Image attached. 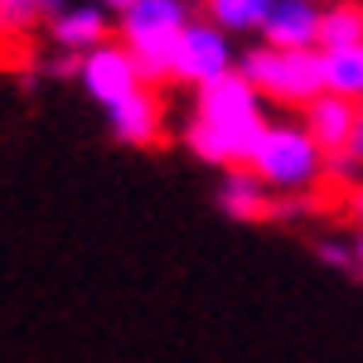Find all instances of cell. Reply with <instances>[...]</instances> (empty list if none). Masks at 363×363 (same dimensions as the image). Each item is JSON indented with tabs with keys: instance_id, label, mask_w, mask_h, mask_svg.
<instances>
[{
	"instance_id": "1",
	"label": "cell",
	"mask_w": 363,
	"mask_h": 363,
	"mask_svg": "<svg viewBox=\"0 0 363 363\" xmlns=\"http://www.w3.org/2000/svg\"><path fill=\"white\" fill-rule=\"evenodd\" d=\"M262 112H257V92L242 73H218L199 87V112L189 121V145L194 155L213 165H247L252 145L262 136Z\"/></svg>"
},
{
	"instance_id": "2",
	"label": "cell",
	"mask_w": 363,
	"mask_h": 363,
	"mask_svg": "<svg viewBox=\"0 0 363 363\" xmlns=\"http://www.w3.org/2000/svg\"><path fill=\"white\" fill-rule=\"evenodd\" d=\"M184 20V0H131L121 10V44L136 58V73L145 87L169 78V58H174V39Z\"/></svg>"
},
{
	"instance_id": "3",
	"label": "cell",
	"mask_w": 363,
	"mask_h": 363,
	"mask_svg": "<svg viewBox=\"0 0 363 363\" xmlns=\"http://www.w3.org/2000/svg\"><path fill=\"white\" fill-rule=\"evenodd\" d=\"M320 160H325V150L306 131H296V126H262V136H257L242 169H252L272 189H306V184L320 179Z\"/></svg>"
},
{
	"instance_id": "4",
	"label": "cell",
	"mask_w": 363,
	"mask_h": 363,
	"mask_svg": "<svg viewBox=\"0 0 363 363\" xmlns=\"http://www.w3.org/2000/svg\"><path fill=\"white\" fill-rule=\"evenodd\" d=\"M242 78L252 83L257 97H272V102H291V107H306L320 87V54L310 49H252L242 63Z\"/></svg>"
},
{
	"instance_id": "5",
	"label": "cell",
	"mask_w": 363,
	"mask_h": 363,
	"mask_svg": "<svg viewBox=\"0 0 363 363\" xmlns=\"http://www.w3.org/2000/svg\"><path fill=\"white\" fill-rule=\"evenodd\" d=\"M233 68V49H228L218 25H184L174 39V58H169V78L203 87L208 78H218Z\"/></svg>"
},
{
	"instance_id": "6",
	"label": "cell",
	"mask_w": 363,
	"mask_h": 363,
	"mask_svg": "<svg viewBox=\"0 0 363 363\" xmlns=\"http://www.w3.org/2000/svg\"><path fill=\"white\" fill-rule=\"evenodd\" d=\"M78 78H83V87L102 102V107H112L116 97H126V92L140 87L136 58L126 54V44H107V39H102L97 49L78 54Z\"/></svg>"
},
{
	"instance_id": "7",
	"label": "cell",
	"mask_w": 363,
	"mask_h": 363,
	"mask_svg": "<svg viewBox=\"0 0 363 363\" xmlns=\"http://www.w3.org/2000/svg\"><path fill=\"white\" fill-rule=\"evenodd\" d=\"M107 116H112L116 140H126V145H160V136H165V102L145 83L126 97H116L107 107Z\"/></svg>"
},
{
	"instance_id": "8",
	"label": "cell",
	"mask_w": 363,
	"mask_h": 363,
	"mask_svg": "<svg viewBox=\"0 0 363 363\" xmlns=\"http://www.w3.org/2000/svg\"><path fill=\"white\" fill-rule=\"evenodd\" d=\"M354 112H359V102H349V97H335V92H315L306 102V136L325 150V155H335L349 145V131H354Z\"/></svg>"
},
{
	"instance_id": "9",
	"label": "cell",
	"mask_w": 363,
	"mask_h": 363,
	"mask_svg": "<svg viewBox=\"0 0 363 363\" xmlns=\"http://www.w3.org/2000/svg\"><path fill=\"white\" fill-rule=\"evenodd\" d=\"M315 25H320V15H315L310 0H272V10L262 20L272 49H310L315 44Z\"/></svg>"
},
{
	"instance_id": "10",
	"label": "cell",
	"mask_w": 363,
	"mask_h": 363,
	"mask_svg": "<svg viewBox=\"0 0 363 363\" xmlns=\"http://www.w3.org/2000/svg\"><path fill=\"white\" fill-rule=\"evenodd\" d=\"M49 34H54L58 49L68 54H87L107 39V15L97 5H63L54 20H49Z\"/></svg>"
},
{
	"instance_id": "11",
	"label": "cell",
	"mask_w": 363,
	"mask_h": 363,
	"mask_svg": "<svg viewBox=\"0 0 363 363\" xmlns=\"http://www.w3.org/2000/svg\"><path fill=\"white\" fill-rule=\"evenodd\" d=\"M223 208L233 213V218H247V223H262V218H272L277 213V203H272V194H267V184L252 174V169H233L223 184Z\"/></svg>"
},
{
	"instance_id": "12",
	"label": "cell",
	"mask_w": 363,
	"mask_h": 363,
	"mask_svg": "<svg viewBox=\"0 0 363 363\" xmlns=\"http://www.w3.org/2000/svg\"><path fill=\"white\" fill-rule=\"evenodd\" d=\"M320 87L335 97H349V102H363V44L359 49H325L320 54Z\"/></svg>"
},
{
	"instance_id": "13",
	"label": "cell",
	"mask_w": 363,
	"mask_h": 363,
	"mask_svg": "<svg viewBox=\"0 0 363 363\" xmlns=\"http://www.w3.org/2000/svg\"><path fill=\"white\" fill-rule=\"evenodd\" d=\"M315 44H320V54L325 49H359L363 44V5L339 0L335 10H325L320 25H315Z\"/></svg>"
},
{
	"instance_id": "14",
	"label": "cell",
	"mask_w": 363,
	"mask_h": 363,
	"mask_svg": "<svg viewBox=\"0 0 363 363\" xmlns=\"http://www.w3.org/2000/svg\"><path fill=\"white\" fill-rule=\"evenodd\" d=\"M68 0H0V39H20L39 20H54Z\"/></svg>"
},
{
	"instance_id": "15",
	"label": "cell",
	"mask_w": 363,
	"mask_h": 363,
	"mask_svg": "<svg viewBox=\"0 0 363 363\" xmlns=\"http://www.w3.org/2000/svg\"><path fill=\"white\" fill-rule=\"evenodd\" d=\"M203 10L213 15L218 29H252L267 20L272 0H203Z\"/></svg>"
},
{
	"instance_id": "16",
	"label": "cell",
	"mask_w": 363,
	"mask_h": 363,
	"mask_svg": "<svg viewBox=\"0 0 363 363\" xmlns=\"http://www.w3.org/2000/svg\"><path fill=\"white\" fill-rule=\"evenodd\" d=\"M344 150L363 165V102H359V112H354V131H349V145H344Z\"/></svg>"
},
{
	"instance_id": "17",
	"label": "cell",
	"mask_w": 363,
	"mask_h": 363,
	"mask_svg": "<svg viewBox=\"0 0 363 363\" xmlns=\"http://www.w3.org/2000/svg\"><path fill=\"white\" fill-rule=\"evenodd\" d=\"M320 257H325L330 267H349V252L339 247V242H325V247H320Z\"/></svg>"
},
{
	"instance_id": "18",
	"label": "cell",
	"mask_w": 363,
	"mask_h": 363,
	"mask_svg": "<svg viewBox=\"0 0 363 363\" xmlns=\"http://www.w3.org/2000/svg\"><path fill=\"white\" fill-rule=\"evenodd\" d=\"M349 208H354V213H359V218H363V184H359V189H354V194H349Z\"/></svg>"
},
{
	"instance_id": "19",
	"label": "cell",
	"mask_w": 363,
	"mask_h": 363,
	"mask_svg": "<svg viewBox=\"0 0 363 363\" xmlns=\"http://www.w3.org/2000/svg\"><path fill=\"white\" fill-rule=\"evenodd\" d=\"M97 5H102V10H116V15H121V10H126L131 0H97Z\"/></svg>"
},
{
	"instance_id": "20",
	"label": "cell",
	"mask_w": 363,
	"mask_h": 363,
	"mask_svg": "<svg viewBox=\"0 0 363 363\" xmlns=\"http://www.w3.org/2000/svg\"><path fill=\"white\" fill-rule=\"evenodd\" d=\"M359 262H363V242H359Z\"/></svg>"
}]
</instances>
